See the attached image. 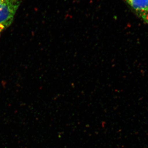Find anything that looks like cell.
Segmentation results:
<instances>
[{"instance_id": "6da1fadb", "label": "cell", "mask_w": 148, "mask_h": 148, "mask_svg": "<svg viewBox=\"0 0 148 148\" xmlns=\"http://www.w3.org/2000/svg\"><path fill=\"white\" fill-rule=\"evenodd\" d=\"M22 0H3L0 2V34L10 26Z\"/></svg>"}, {"instance_id": "7a4b0ae2", "label": "cell", "mask_w": 148, "mask_h": 148, "mask_svg": "<svg viewBox=\"0 0 148 148\" xmlns=\"http://www.w3.org/2000/svg\"><path fill=\"white\" fill-rule=\"evenodd\" d=\"M137 13L148 9V0H124Z\"/></svg>"}, {"instance_id": "3957f363", "label": "cell", "mask_w": 148, "mask_h": 148, "mask_svg": "<svg viewBox=\"0 0 148 148\" xmlns=\"http://www.w3.org/2000/svg\"><path fill=\"white\" fill-rule=\"evenodd\" d=\"M138 14L139 16L143 18V20L148 24V9L147 10L139 12Z\"/></svg>"}, {"instance_id": "277c9868", "label": "cell", "mask_w": 148, "mask_h": 148, "mask_svg": "<svg viewBox=\"0 0 148 148\" xmlns=\"http://www.w3.org/2000/svg\"><path fill=\"white\" fill-rule=\"evenodd\" d=\"M3 0H0V2H1Z\"/></svg>"}]
</instances>
